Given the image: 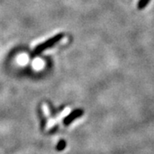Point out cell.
I'll return each instance as SVG.
<instances>
[{"instance_id":"1","label":"cell","mask_w":154,"mask_h":154,"mask_svg":"<svg viewBox=\"0 0 154 154\" xmlns=\"http://www.w3.org/2000/svg\"><path fill=\"white\" fill-rule=\"evenodd\" d=\"M62 38H63V34H62V33H58V34L55 35L54 37L47 39L45 42L40 44L34 49V51H33V54H38V53L42 52L44 50L47 49V48H49L51 46L54 45V44H56L57 41H59Z\"/></svg>"},{"instance_id":"2","label":"cell","mask_w":154,"mask_h":154,"mask_svg":"<svg viewBox=\"0 0 154 154\" xmlns=\"http://www.w3.org/2000/svg\"><path fill=\"white\" fill-rule=\"evenodd\" d=\"M70 112V109L69 108H66V109H64V110H63L61 113H59L58 115L56 116L55 118H54V120H55L56 123H57V122H59L61 120H63L66 116L69 115V113Z\"/></svg>"},{"instance_id":"3","label":"cell","mask_w":154,"mask_h":154,"mask_svg":"<svg viewBox=\"0 0 154 154\" xmlns=\"http://www.w3.org/2000/svg\"><path fill=\"white\" fill-rule=\"evenodd\" d=\"M42 111H43V114H44L45 116L47 118V120H49L50 118H51V112H50L49 107H48V105H46V104H43L42 105Z\"/></svg>"},{"instance_id":"4","label":"cell","mask_w":154,"mask_h":154,"mask_svg":"<svg viewBox=\"0 0 154 154\" xmlns=\"http://www.w3.org/2000/svg\"><path fill=\"white\" fill-rule=\"evenodd\" d=\"M150 2V0H140L139 4H138V9L139 10H142Z\"/></svg>"}]
</instances>
